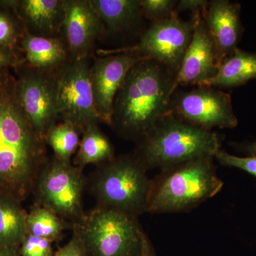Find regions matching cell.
<instances>
[{"label": "cell", "instance_id": "obj_1", "mask_svg": "<svg viewBox=\"0 0 256 256\" xmlns=\"http://www.w3.org/2000/svg\"><path fill=\"white\" fill-rule=\"evenodd\" d=\"M15 84L9 68L0 72V194L20 202L33 192L48 158L46 141L18 104Z\"/></svg>", "mask_w": 256, "mask_h": 256}, {"label": "cell", "instance_id": "obj_2", "mask_svg": "<svg viewBox=\"0 0 256 256\" xmlns=\"http://www.w3.org/2000/svg\"><path fill=\"white\" fill-rule=\"evenodd\" d=\"M176 74L156 60L134 66L114 96L110 126L128 140L140 142L169 114Z\"/></svg>", "mask_w": 256, "mask_h": 256}, {"label": "cell", "instance_id": "obj_3", "mask_svg": "<svg viewBox=\"0 0 256 256\" xmlns=\"http://www.w3.org/2000/svg\"><path fill=\"white\" fill-rule=\"evenodd\" d=\"M222 140L205 130L168 114L140 142L133 154L146 170H161L205 156H214Z\"/></svg>", "mask_w": 256, "mask_h": 256}, {"label": "cell", "instance_id": "obj_4", "mask_svg": "<svg viewBox=\"0 0 256 256\" xmlns=\"http://www.w3.org/2000/svg\"><path fill=\"white\" fill-rule=\"evenodd\" d=\"M214 156H205L162 170L152 180L146 212H188L218 194L224 182L216 174Z\"/></svg>", "mask_w": 256, "mask_h": 256}, {"label": "cell", "instance_id": "obj_5", "mask_svg": "<svg viewBox=\"0 0 256 256\" xmlns=\"http://www.w3.org/2000/svg\"><path fill=\"white\" fill-rule=\"evenodd\" d=\"M148 170L134 154L97 165L87 178V188L104 207L138 218L146 212L152 188Z\"/></svg>", "mask_w": 256, "mask_h": 256}, {"label": "cell", "instance_id": "obj_6", "mask_svg": "<svg viewBox=\"0 0 256 256\" xmlns=\"http://www.w3.org/2000/svg\"><path fill=\"white\" fill-rule=\"evenodd\" d=\"M72 229L88 256H141L144 232L136 217L96 206Z\"/></svg>", "mask_w": 256, "mask_h": 256}, {"label": "cell", "instance_id": "obj_7", "mask_svg": "<svg viewBox=\"0 0 256 256\" xmlns=\"http://www.w3.org/2000/svg\"><path fill=\"white\" fill-rule=\"evenodd\" d=\"M86 188L84 170L53 156L40 171L33 193L37 204L73 224L85 214L82 197Z\"/></svg>", "mask_w": 256, "mask_h": 256}, {"label": "cell", "instance_id": "obj_8", "mask_svg": "<svg viewBox=\"0 0 256 256\" xmlns=\"http://www.w3.org/2000/svg\"><path fill=\"white\" fill-rule=\"evenodd\" d=\"M90 67L88 57L68 60L52 72L58 117L75 124L82 133L88 126L101 122L94 104Z\"/></svg>", "mask_w": 256, "mask_h": 256}, {"label": "cell", "instance_id": "obj_9", "mask_svg": "<svg viewBox=\"0 0 256 256\" xmlns=\"http://www.w3.org/2000/svg\"><path fill=\"white\" fill-rule=\"evenodd\" d=\"M194 18L188 21L182 20L178 14L162 21L152 22L132 46L108 50H101L104 54L131 53L156 60L178 73L193 34Z\"/></svg>", "mask_w": 256, "mask_h": 256}, {"label": "cell", "instance_id": "obj_10", "mask_svg": "<svg viewBox=\"0 0 256 256\" xmlns=\"http://www.w3.org/2000/svg\"><path fill=\"white\" fill-rule=\"evenodd\" d=\"M169 114L208 131L214 128L232 129L238 122L230 96L210 86L175 92L172 96Z\"/></svg>", "mask_w": 256, "mask_h": 256}, {"label": "cell", "instance_id": "obj_11", "mask_svg": "<svg viewBox=\"0 0 256 256\" xmlns=\"http://www.w3.org/2000/svg\"><path fill=\"white\" fill-rule=\"evenodd\" d=\"M15 89L24 114L34 130L45 140L46 133L60 119L52 72L23 67L18 70Z\"/></svg>", "mask_w": 256, "mask_h": 256}, {"label": "cell", "instance_id": "obj_12", "mask_svg": "<svg viewBox=\"0 0 256 256\" xmlns=\"http://www.w3.org/2000/svg\"><path fill=\"white\" fill-rule=\"evenodd\" d=\"M146 58L134 54L117 53L94 60L90 67V80L96 110L101 122L110 126L114 96L130 69Z\"/></svg>", "mask_w": 256, "mask_h": 256}, {"label": "cell", "instance_id": "obj_13", "mask_svg": "<svg viewBox=\"0 0 256 256\" xmlns=\"http://www.w3.org/2000/svg\"><path fill=\"white\" fill-rule=\"evenodd\" d=\"M62 34L69 60L88 58L96 40L107 32L90 0H63Z\"/></svg>", "mask_w": 256, "mask_h": 256}, {"label": "cell", "instance_id": "obj_14", "mask_svg": "<svg viewBox=\"0 0 256 256\" xmlns=\"http://www.w3.org/2000/svg\"><path fill=\"white\" fill-rule=\"evenodd\" d=\"M192 16L194 18L192 41L175 76L173 94L180 87L198 86L214 78L220 66L214 43L202 18V12Z\"/></svg>", "mask_w": 256, "mask_h": 256}, {"label": "cell", "instance_id": "obj_15", "mask_svg": "<svg viewBox=\"0 0 256 256\" xmlns=\"http://www.w3.org/2000/svg\"><path fill=\"white\" fill-rule=\"evenodd\" d=\"M240 8L238 3L228 0H212L202 12V18L214 43L220 65L238 48L244 32Z\"/></svg>", "mask_w": 256, "mask_h": 256}, {"label": "cell", "instance_id": "obj_16", "mask_svg": "<svg viewBox=\"0 0 256 256\" xmlns=\"http://www.w3.org/2000/svg\"><path fill=\"white\" fill-rule=\"evenodd\" d=\"M0 6L12 12L28 33L44 37L62 34L63 0L0 1Z\"/></svg>", "mask_w": 256, "mask_h": 256}, {"label": "cell", "instance_id": "obj_17", "mask_svg": "<svg viewBox=\"0 0 256 256\" xmlns=\"http://www.w3.org/2000/svg\"><path fill=\"white\" fill-rule=\"evenodd\" d=\"M28 66L52 72L69 60L68 50L62 37L36 36L25 32L20 42Z\"/></svg>", "mask_w": 256, "mask_h": 256}, {"label": "cell", "instance_id": "obj_18", "mask_svg": "<svg viewBox=\"0 0 256 256\" xmlns=\"http://www.w3.org/2000/svg\"><path fill=\"white\" fill-rule=\"evenodd\" d=\"M256 79V52H247L237 48L220 63L214 78L198 86L232 88L245 85Z\"/></svg>", "mask_w": 256, "mask_h": 256}, {"label": "cell", "instance_id": "obj_19", "mask_svg": "<svg viewBox=\"0 0 256 256\" xmlns=\"http://www.w3.org/2000/svg\"><path fill=\"white\" fill-rule=\"evenodd\" d=\"M106 32L120 33L131 30L142 18L140 0H90Z\"/></svg>", "mask_w": 256, "mask_h": 256}, {"label": "cell", "instance_id": "obj_20", "mask_svg": "<svg viewBox=\"0 0 256 256\" xmlns=\"http://www.w3.org/2000/svg\"><path fill=\"white\" fill-rule=\"evenodd\" d=\"M20 202L0 194V246L16 248L21 245L28 234V214Z\"/></svg>", "mask_w": 256, "mask_h": 256}, {"label": "cell", "instance_id": "obj_21", "mask_svg": "<svg viewBox=\"0 0 256 256\" xmlns=\"http://www.w3.org/2000/svg\"><path fill=\"white\" fill-rule=\"evenodd\" d=\"M74 164L84 170L88 164L97 165L114 158V146L98 124H90L82 134Z\"/></svg>", "mask_w": 256, "mask_h": 256}, {"label": "cell", "instance_id": "obj_22", "mask_svg": "<svg viewBox=\"0 0 256 256\" xmlns=\"http://www.w3.org/2000/svg\"><path fill=\"white\" fill-rule=\"evenodd\" d=\"M73 224L63 220L52 210L35 204L26 216L28 234L52 242H58L64 230Z\"/></svg>", "mask_w": 256, "mask_h": 256}, {"label": "cell", "instance_id": "obj_23", "mask_svg": "<svg viewBox=\"0 0 256 256\" xmlns=\"http://www.w3.org/2000/svg\"><path fill=\"white\" fill-rule=\"evenodd\" d=\"M80 130L68 121L55 124L46 133L45 141L52 148L54 156L65 162H72L70 159L79 148Z\"/></svg>", "mask_w": 256, "mask_h": 256}, {"label": "cell", "instance_id": "obj_24", "mask_svg": "<svg viewBox=\"0 0 256 256\" xmlns=\"http://www.w3.org/2000/svg\"><path fill=\"white\" fill-rule=\"evenodd\" d=\"M25 32L16 16L10 10L0 6V48L15 50Z\"/></svg>", "mask_w": 256, "mask_h": 256}, {"label": "cell", "instance_id": "obj_25", "mask_svg": "<svg viewBox=\"0 0 256 256\" xmlns=\"http://www.w3.org/2000/svg\"><path fill=\"white\" fill-rule=\"evenodd\" d=\"M144 18L152 22L162 21L176 14L175 12L178 2L174 0H140Z\"/></svg>", "mask_w": 256, "mask_h": 256}, {"label": "cell", "instance_id": "obj_26", "mask_svg": "<svg viewBox=\"0 0 256 256\" xmlns=\"http://www.w3.org/2000/svg\"><path fill=\"white\" fill-rule=\"evenodd\" d=\"M53 242L26 234L20 245V256H53Z\"/></svg>", "mask_w": 256, "mask_h": 256}, {"label": "cell", "instance_id": "obj_27", "mask_svg": "<svg viewBox=\"0 0 256 256\" xmlns=\"http://www.w3.org/2000/svg\"><path fill=\"white\" fill-rule=\"evenodd\" d=\"M220 164L238 168L256 178V156H240L229 154L224 150H220L214 156Z\"/></svg>", "mask_w": 256, "mask_h": 256}, {"label": "cell", "instance_id": "obj_28", "mask_svg": "<svg viewBox=\"0 0 256 256\" xmlns=\"http://www.w3.org/2000/svg\"><path fill=\"white\" fill-rule=\"evenodd\" d=\"M53 256H88L82 240L73 230L72 238L64 246L60 248Z\"/></svg>", "mask_w": 256, "mask_h": 256}, {"label": "cell", "instance_id": "obj_29", "mask_svg": "<svg viewBox=\"0 0 256 256\" xmlns=\"http://www.w3.org/2000/svg\"><path fill=\"white\" fill-rule=\"evenodd\" d=\"M208 2L206 0H180L176 2L175 12H190L192 15L202 12L206 9Z\"/></svg>", "mask_w": 256, "mask_h": 256}, {"label": "cell", "instance_id": "obj_30", "mask_svg": "<svg viewBox=\"0 0 256 256\" xmlns=\"http://www.w3.org/2000/svg\"><path fill=\"white\" fill-rule=\"evenodd\" d=\"M21 62L14 50L0 48V72L12 66H18Z\"/></svg>", "mask_w": 256, "mask_h": 256}, {"label": "cell", "instance_id": "obj_31", "mask_svg": "<svg viewBox=\"0 0 256 256\" xmlns=\"http://www.w3.org/2000/svg\"><path fill=\"white\" fill-rule=\"evenodd\" d=\"M141 256H156V250H154L150 240L144 233L143 234L142 236Z\"/></svg>", "mask_w": 256, "mask_h": 256}, {"label": "cell", "instance_id": "obj_32", "mask_svg": "<svg viewBox=\"0 0 256 256\" xmlns=\"http://www.w3.org/2000/svg\"><path fill=\"white\" fill-rule=\"evenodd\" d=\"M234 146L238 148V150L248 156H256V141L252 142H244L242 144L234 143Z\"/></svg>", "mask_w": 256, "mask_h": 256}, {"label": "cell", "instance_id": "obj_33", "mask_svg": "<svg viewBox=\"0 0 256 256\" xmlns=\"http://www.w3.org/2000/svg\"><path fill=\"white\" fill-rule=\"evenodd\" d=\"M0 256H20V254L16 248L0 246Z\"/></svg>", "mask_w": 256, "mask_h": 256}]
</instances>
